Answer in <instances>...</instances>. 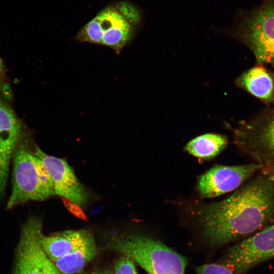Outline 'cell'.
I'll list each match as a JSON object with an SVG mask.
<instances>
[{
	"mask_svg": "<svg viewBox=\"0 0 274 274\" xmlns=\"http://www.w3.org/2000/svg\"><path fill=\"white\" fill-rule=\"evenodd\" d=\"M204 242L220 247L260 229L274 215V174H263L225 199L194 212Z\"/></svg>",
	"mask_w": 274,
	"mask_h": 274,
	"instance_id": "cell-1",
	"label": "cell"
},
{
	"mask_svg": "<svg viewBox=\"0 0 274 274\" xmlns=\"http://www.w3.org/2000/svg\"><path fill=\"white\" fill-rule=\"evenodd\" d=\"M12 159V187L7 209L55 195L52 182L41 160L24 140L21 139L17 145Z\"/></svg>",
	"mask_w": 274,
	"mask_h": 274,
	"instance_id": "cell-4",
	"label": "cell"
},
{
	"mask_svg": "<svg viewBox=\"0 0 274 274\" xmlns=\"http://www.w3.org/2000/svg\"><path fill=\"white\" fill-rule=\"evenodd\" d=\"M34 151L51 179L55 194L79 206L88 201V192L65 160L48 155L37 146Z\"/></svg>",
	"mask_w": 274,
	"mask_h": 274,
	"instance_id": "cell-10",
	"label": "cell"
},
{
	"mask_svg": "<svg viewBox=\"0 0 274 274\" xmlns=\"http://www.w3.org/2000/svg\"><path fill=\"white\" fill-rule=\"evenodd\" d=\"M5 82V71L3 62L0 57V94Z\"/></svg>",
	"mask_w": 274,
	"mask_h": 274,
	"instance_id": "cell-18",
	"label": "cell"
},
{
	"mask_svg": "<svg viewBox=\"0 0 274 274\" xmlns=\"http://www.w3.org/2000/svg\"><path fill=\"white\" fill-rule=\"evenodd\" d=\"M232 32L250 48L258 62L274 65V0H265L244 15Z\"/></svg>",
	"mask_w": 274,
	"mask_h": 274,
	"instance_id": "cell-5",
	"label": "cell"
},
{
	"mask_svg": "<svg viewBox=\"0 0 274 274\" xmlns=\"http://www.w3.org/2000/svg\"><path fill=\"white\" fill-rule=\"evenodd\" d=\"M80 274H112L109 271L107 270H96L90 272H83Z\"/></svg>",
	"mask_w": 274,
	"mask_h": 274,
	"instance_id": "cell-19",
	"label": "cell"
},
{
	"mask_svg": "<svg viewBox=\"0 0 274 274\" xmlns=\"http://www.w3.org/2000/svg\"><path fill=\"white\" fill-rule=\"evenodd\" d=\"M236 83L239 87L265 101L270 102L273 99V79L262 67H254L245 72L238 77Z\"/></svg>",
	"mask_w": 274,
	"mask_h": 274,
	"instance_id": "cell-13",
	"label": "cell"
},
{
	"mask_svg": "<svg viewBox=\"0 0 274 274\" xmlns=\"http://www.w3.org/2000/svg\"><path fill=\"white\" fill-rule=\"evenodd\" d=\"M19 119L0 95V176L9 174L13 152L21 139Z\"/></svg>",
	"mask_w": 274,
	"mask_h": 274,
	"instance_id": "cell-11",
	"label": "cell"
},
{
	"mask_svg": "<svg viewBox=\"0 0 274 274\" xmlns=\"http://www.w3.org/2000/svg\"><path fill=\"white\" fill-rule=\"evenodd\" d=\"M98 253L94 238L53 262L62 274H75L92 260Z\"/></svg>",
	"mask_w": 274,
	"mask_h": 274,
	"instance_id": "cell-14",
	"label": "cell"
},
{
	"mask_svg": "<svg viewBox=\"0 0 274 274\" xmlns=\"http://www.w3.org/2000/svg\"><path fill=\"white\" fill-rule=\"evenodd\" d=\"M234 133L235 143L254 157L262 168L274 165V111L244 124Z\"/></svg>",
	"mask_w": 274,
	"mask_h": 274,
	"instance_id": "cell-8",
	"label": "cell"
},
{
	"mask_svg": "<svg viewBox=\"0 0 274 274\" xmlns=\"http://www.w3.org/2000/svg\"><path fill=\"white\" fill-rule=\"evenodd\" d=\"M141 19L138 9L121 2L101 10L79 31L76 40L108 47L118 54L129 42Z\"/></svg>",
	"mask_w": 274,
	"mask_h": 274,
	"instance_id": "cell-3",
	"label": "cell"
},
{
	"mask_svg": "<svg viewBox=\"0 0 274 274\" xmlns=\"http://www.w3.org/2000/svg\"><path fill=\"white\" fill-rule=\"evenodd\" d=\"M109 250L126 255L148 274H184L187 262L160 241L144 234H117L106 242Z\"/></svg>",
	"mask_w": 274,
	"mask_h": 274,
	"instance_id": "cell-2",
	"label": "cell"
},
{
	"mask_svg": "<svg viewBox=\"0 0 274 274\" xmlns=\"http://www.w3.org/2000/svg\"><path fill=\"white\" fill-rule=\"evenodd\" d=\"M197 274H235L230 268L221 263H210L196 267Z\"/></svg>",
	"mask_w": 274,
	"mask_h": 274,
	"instance_id": "cell-16",
	"label": "cell"
},
{
	"mask_svg": "<svg viewBox=\"0 0 274 274\" xmlns=\"http://www.w3.org/2000/svg\"><path fill=\"white\" fill-rule=\"evenodd\" d=\"M274 258V223L230 247L220 263L235 274H244L255 265Z\"/></svg>",
	"mask_w": 274,
	"mask_h": 274,
	"instance_id": "cell-7",
	"label": "cell"
},
{
	"mask_svg": "<svg viewBox=\"0 0 274 274\" xmlns=\"http://www.w3.org/2000/svg\"><path fill=\"white\" fill-rule=\"evenodd\" d=\"M42 233V222L39 218H30L22 226L14 274H62L41 246Z\"/></svg>",
	"mask_w": 274,
	"mask_h": 274,
	"instance_id": "cell-6",
	"label": "cell"
},
{
	"mask_svg": "<svg viewBox=\"0 0 274 274\" xmlns=\"http://www.w3.org/2000/svg\"><path fill=\"white\" fill-rule=\"evenodd\" d=\"M261 166L256 163L226 166L217 165L201 175L197 189L204 198H213L238 188Z\"/></svg>",
	"mask_w": 274,
	"mask_h": 274,
	"instance_id": "cell-9",
	"label": "cell"
},
{
	"mask_svg": "<svg viewBox=\"0 0 274 274\" xmlns=\"http://www.w3.org/2000/svg\"><path fill=\"white\" fill-rule=\"evenodd\" d=\"M274 174V173H273Z\"/></svg>",
	"mask_w": 274,
	"mask_h": 274,
	"instance_id": "cell-20",
	"label": "cell"
},
{
	"mask_svg": "<svg viewBox=\"0 0 274 274\" xmlns=\"http://www.w3.org/2000/svg\"><path fill=\"white\" fill-rule=\"evenodd\" d=\"M226 138L217 133H206L190 141L186 145V151L191 155L202 159L212 158L226 147Z\"/></svg>",
	"mask_w": 274,
	"mask_h": 274,
	"instance_id": "cell-15",
	"label": "cell"
},
{
	"mask_svg": "<svg viewBox=\"0 0 274 274\" xmlns=\"http://www.w3.org/2000/svg\"><path fill=\"white\" fill-rule=\"evenodd\" d=\"M114 274H138L133 260L123 255L115 264Z\"/></svg>",
	"mask_w": 274,
	"mask_h": 274,
	"instance_id": "cell-17",
	"label": "cell"
},
{
	"mask_svg": "<svg viewBox=\"0 0 274 274\" xmlns=\"http://www.w3.org/2000/svg\"><path fill=\"white\" fill-rule=\"evenodd\" d=\"M94 238L86 229L65 230L40 237L41 246L52 261L71 253Z\"/></svg>",
	"mask_w": 274,
	"mask_h": 274,
	"instance_id": "cell-12",
	"label": "cell"
}]
</instances>
